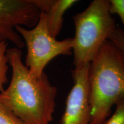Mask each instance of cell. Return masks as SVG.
I'll return each instance as SVG.
<instances>
[{
	"mask_svg": "<svg viewBox=\"0 0 124 124\" xmlns=\"http://www.w3.org/2000/svg\"><path fill=\"white\" fill-rule=\"evenodd\" d=\"M12 74L7 88L0 93V103L27 124H50L53 120L58 89L45 73L33 78L22 61L21 49H7Z\"/></svg>",
	"mask_w": 124,
	"mask_h": 124,
	"instance_id": "obj_1",
	"label": "cell"
},
{
	"mask_svg": "<svg viewBox=\"0 0 124 124\" xmlns=\"http://www.w3.org/2000/svg\"><path fill=\"white\" fill-rule=\"evenodd\" d=\"M88 82L90 124H103L113 107L124 98V55L109 40L90 64Z\"/></svg>",
	"mask_w": 124,
	"mask_h": 124,
	"instance_id": "obj_2",
	"label": "cell"
},
{
	"mask_svg": "<svg viewBox=\"0 0 124 124\" xmlns=\"http://www.w3.org/2000/svg\"><path fill=\"white\" fill-rule=\"evenodd\" d=\"M109 5L108 0H94L72 17L74 68L90 64L117 27Z\"/></svg>",
	"mask_w": 124,
	"mask_h": 124,
	"instance_id": "obj_3",
	"label": "cell"
},
{
	"mask_svg": "<svg viewBox=\"0 0 124 124\" xmlns=\"http://www.w3.org/2000/svg\"><path fill=\"white\" fill-rule=\"evenodd\" d=\"M15 29L27 46L25 65L33 78H39L52 59L59 55H70L73 47V38L58 40L49 34L46 16L41 11L37 24L29 29L16 26Z\"/></svg>",
	"mask_w": 124,
	"mask_h": 124,
	"instance_id": "obj_4",
	"label": "cell"
},
{
	"mask_svg": "<svg viewBox=\"0 0 124 124\" xmlns=\"http://www.w3.org/2000/svg\"><path fill=\"white\" fill-rule=\"evenodd\" d=\"M41 13L35 0H0V38L22 48L25 44L15 27L32 28L38 23Z\"/></svg>",
	"mask_w": 124,
	"mask_h": 124,
	"instance_id": "obj_5",
	"label": "cell"
},
{
	"mask_svg": "<svg viewBox=\"0 0 124 124\" xmlns=\"http://www.w3.org/2000/svg\"><path fill=\"white\" fill-rule=\"evenodd\" d=\"M90 64L74 68L72 70L74 85L67 98L60 124H90L91 106L88 82Z\"/></svg>",
	"mask_w": 124,
	"mask_h": 124,
	"instance_id": "obj_6",
	"label": "cell"
},
{
	"mask_svg": "<svg viewBox=\"0 0 124 124\" xmlns=\"http://www.w3.org/2000/svg\"><path fill=\"white\" fill-rule=\"evenodd\" d=\"M36 4L46 16V26L50 35L56 39L63 24L66 12L78 2L76 0H35Z\"/></svg>",
	"mask_w": 124,
	"mask_h": 124,
	"instance_id": "obj_7",
	"label": "cell"
},
{
	"mask_svg": "<svg viewBox=\"0 0 124 124\" xmlns=\"http://www.w3.org/2000/svg\"><path fill=\"white\" fill-rule=\"evenodd\" d=\"M7 41L0 38V93L4 90L5 85L8 82L7 73L9 70L7 56Z\"/></svg>",
	"mask_w": 124,
	"mask_h": 124,
	"instance_id": "obj_8",
	"label": "cell"
},
{
	"mask_svg": "<svg viewBox=\"0 0 124 124\" xmlns=\"http://www.w3.org/2000/svg\"><path fill=\"white\" fill-rule=\"evenodd\" d=\"M115 106L114 113L103 124H124V98L120 99Z\"/></svg>",
	"mask_w": 124,
	"mask_h": 124,
	"instance_id": "obj_9",
	"label": "cell"
},
{
	"mask_svg": "<svg viewBox=\"0 0 124 124\" xmlns=\"http://www.w3.org/2000/svg\"><path fill=\"white\" fill-rule=\"evenodd\" d=\"M0 124H27L0 103Z\"/></svg>",
	"mask_w": 124,
	"mask_h": 124,
	"instance_id": "obj_10",
	"label": "cell"
},
{
	"mask_svg": "<svg viewBox=\"0 0 124 124\" xmlns=\"http://www.w3.org/2000/svg\"><path fill=\"white\" fill-rule=\"evenodd\" d=\"M109 2L110 13L118 16L124 28V0H110Z\"/></svg>",
	"mask_w": 124,
	"mask_h": 124,
	"instance_id": "obj_11",
	"label": "cell"
},
{
	"mask_svg": "<svg viewBox=\"0 0 124 124\" xmlns=\"http://www.w3.org/2000/svg\"><path fill=\"white\" fill-rule=\"evenodd\" d=\"M109 40L121 51L124 55V32L120 28L116 27L110 36Z\"/></svg>",
	"mask_w": 124,
	"mask_h": 124,
	"instance_id": "obj_12",
	"label": "cell"
}]
</instances>
